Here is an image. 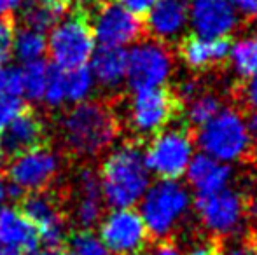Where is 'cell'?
Listing matches in <instances>:
<instances>
[{
  "label": "cell",
  "instance_id": "1",
  "mask_svg": "<svg viewBox=\"0 0 257 255\" xmlns=\"http://www.w3.org/2000/svg\"><path fill=\"white\" fill-rule=\"evenodd\" d=\"M58 129L63 149L72 156L88 159L114 145L122 123L114 100H84L61 114Z\"/></svg>",
  "mask_w": 257,
  "mask_h": 255
},
{
  "label": "cell",
  "instance_id": "2",
  "mask_svg": "<svg viewBox=\"0 0 257 255\" xmlns=\"http://www.w3.org/2000/svg\"><path fill=\"white\" fill-rule=\"evenodd\" d=\"M102 197L110 208H133L151 184L144 145L126 140L112 149L100 166Z\"/></svg>",
  "mask_w": 257,
  "mask_h": 255
},
{
  "label": "cell",
  "instance_id": "3",
  "mask_svg": "<svg viewBox=\"0 0 257 255\" xmlns=\"http://www.w3.org/2000/svg\"><path fill=\"white\" fill-rule=\"evenodd\" d=\"M186 114V103L175 84H163L153 89L137 91L124 110V123L130 140L146 147L147 142L165 129L180 123Z\"/></svg>",
  "mask_w": 257,
  "mask_h": 255
},
{
  "label": "cell",
  "instance_id": "4",
  "mask_svg": "<svg viewBox=\"0 0 257 255\" xmlns=\"http://www.w3.org/2000/svg\"><path fill=\"white\" fill-rule=\"evenodd\" d=\"M140 201V215L154 241L170 236L179 238L193 227L191 224L184 225L186 218H191V213H194L193 199L186 185L177 180H158Z\"/></svg>",
  "mask_w": 257,
  "mask_h": 255
},
{
  "label": "cell",
  "instance_id": "5",
  "mask_svg": "<svg viewBox=\"0 0 257 255\" xmlns=\"http://www.w3.org/2000/svg\"><path fill=\"white\" fill-rule=\"evenodd\" d=\"M196 145L217 159L236 161L247 168L252 166L250 140L245 116L229 103L203 128L198 129Z\"/></svg>",
  "mask_w": 257,
  "mask_h": 255
},
{
  "label": "cell",
  "instance_id": "6",
  "mask_svg": "<svg viewBox=\"0 0 257 255\" xmlns=\"http://www.w3.org/2000/svg\"><path fill=\"white\" fill-rule=\"evenodd\" d=\"M48 51L54 67L72 70L86 67L95 53V37H93L89 13L77 4L70 16L56 23L48 41Z\"/></svg>",
  "mask_w": 257,
  "mask_h": 255
},
{
  "label": "cell",
  "instance_id": "7",
  "mask_svg": "<svg viewBox=\"0 0 257 255\" xmlns=\"http://www.w3.org/2000/svg\"><path fill=\"white\" fill-rule=\"evenodd\" d=\"M193 211L200 220V227L208 234L236 236L248 225L247 201L241 187H224L217 192L194 194Z\"/></svg>",
  "mask_w": 257,
  "mask_h": 255
},
{
  "label": "cell",
  "instance_id": "8",
  "mask_svg": "<svg viewBox=\"0 0 257 255\" xmlns=\"http://www.w3.org/2000/svg\"><path fill=\"white\" fill-rule=\"evenodd\" d=\"M196 145V133L180 121L179 126L165 129L144 147L149 171L159 180H179L187 170Z\"/></svg>",
  "mask_w": 257,
  "mask_h": 255
},
{
  "label": "cell",
  "instance_id": "9",
  "mask_svg": "<svg viewBox=\"0 0 257 255\" xmlns=\"http://www.w3.org/2000/svg\"><path fill=\"white\" fill-rule=\"evenodd\" d=\"M98 225L100 241L110 255H147L154 241L135 208H115Z\"/></svg>",
  "mask_w": 257,
  "mask_h": 255
},
{
  "label": "cell",
  "instance_id": "10",
  "mask_svg": "<svg viewBox=\"0 0 257 255\" xmlns=\"http://www.w3.org/2000/svg\"><path fill=\"white\" fill-rule=\"evenodd\" d=\"M175 65L173 46L144 39L128 53L126 81L130 89L144 91L166 84Z\"/></svg>",
  "mask_w": 257,
  "mask_h": 255
},
{
  "label": "cell",
  "instance_id": "11",
  "mask_svg": "<svg viewBox=\"0 0 257 255\" xmlns=\"http://www.w3.org/2000/svg\"><path fill=\"white\" fill-rule=\"evenodd\" d=\"M61 170V157L54 149L42 143L11 156L7 180L25 194L46 191L54 184Z\"/></svg>",
  "mask_w": 257,
  "mask_h": 255
},
{
  "label": "cell",
  "instance_id": "12",
  "mask_svg": "<svg viewBox=\"0 0 257 255\" xmlns=\"http://www.w3.org/2000/svg\"><path fill=\"white\" fill-rule=\"evenodd\" d=\"M93 37L102 48H122L147 39L144 20L114 0H98L89 14Z\"/></svg>",
  "mask_w": 257,
  "mask_h": 255
},
{
  "label": "cell",
  "instance_id": "13",
  "mask_svg": "<svg viewBox=\"0 0 257 255\" xmlns=\"http://www.w3.org/2000/svg\"><path fill=\"white\" fill-rule=\"evenodd\" d=\"M21 211L35 225L42 245L60 248L68 238V218L56 191L28 192L21 197Z\"/></svg>",
  "mask_w": 257,
  "mask_h": 255
},
{
  "label": "cell",
  "instance_id": "14",
  "mask_svg": "<svg viewBox=\"0 0 257 255\" xmlns=\"http://www.w3.org/2000/svg\"><path fill=\"white\" fill-rule=\"evenodd\" d=\"M231 46H233V35L205 39L196 32H187L179 37L175 53L193 74H224L229 68Z\"/></svg>",
  "mask_w": 257,
  "mask_h": 255
},
{
  "label": "cell",
  "instance_id": "15",
  "mask_svg": "<svg viewBox=\"0 0 257 255\" xmlns=\"http://www.w3.org/2000/svg\"><path fill=\"white\" fill-rule=\"evenodd\" d=\"M67 199L70 203L72 220L81 229L91 231L103 218L100 178L91 166H81L75 171L70 191H67Z\"/></svg>",
  "mask_w": 257,
  "mask_h": 255
},
{
  "label": "cell",
  "instance_id": "16",
  "mask_svg": "<svg viewBox=\"0 0 257 255\" xmlns=\"http://www.w3.org/2000/svg\"><path fill=\"white\" fill-rule=\"evenodd\" d=\"M189 7L194 28L205 39L233 35L240 27V20L227 0H191Z\"/></svg>",
  "mask_w": 257,
  "mask_h": 255
},
{
  "label": "cell",
  "instance_id": "17",
  "mask_svg": "<svg viewBox=\"0 0 257 255\" xmlns=\"http://www.w3.org/2000/svg\"><path fill=\"white\" fill-rule=\"evenodd\" d=\"M187 0H158L144 18L147 39L173 46L172 41L184 30L187 21Z\"/></svg>",
  "mask_w": 257,
  "mask_h": 255
},
{
  "label": "cell",
  "instance_id": "18",
  "mask_svg": "<svg viewBox=\"0 0 257 255\" xmlns=\"http://www.w3.org/2000/svg\"><path fill=\"white\" fill-rule=\"evenodd\" d=\"M42 143H48L46 121L28 107L4 129L2 147L9 150L11 156L28 150L32 147L42 145Z\"/></svg>",
  "mask_w": 257,
  "mask_h": 255
},
{
  "label": "cell",
  "instance_id": "19",
  "mask_svg": "<svg viewBox=\"0 0 257 255\" xmlns=\"http://www.w3.org/2000/svg\"><path fill=\"white\" fill-rule=\"evenodd\" d=\"M231 173L229 164H220L210 156L198 154L187 168V180L198 194H210L227 187Z\"/></svg>",
  "mask_w": 257,
  "mask_h": 255
},
{
  "label": "cell",
  "instance_id": "20",
  "mask_svg": "<svg viewBox=\"0 0 257 255\" xmlns=\"http://www.w3.org/2000/svg\"><path fill=\"white\" fill-rule=\"evenodd\" d=\"M0 243L11 248L30 250L39 245V234L35 225L18 208L0 210Z\"/></svg>",
  "mask_w": 257,
  "mask_h": 255
},
{
  "label": "cell",
  "instance_id": "21",
  "mask_svg": "<svg viewBox=\"0 0 257 255\" xmlns=\"http://www.w3.org/2000/svg\"><path fill=\"white\" fill-rule=\"evenodd\" d=\"M128 53L122 48H100L93 55L91 75L102 88H117L126 77Z\"/></svg>",
  "mask_w": 257,
  "mask_h": 255
},
{
  "label": "cell",
  "instance_id": "22",
  "mask_svg": "<svg viewBox=\"0 0 257 255\" xmlns=\"http://www.w3.org/2000/svg\"><path fill=\"white\" fill-rule=\"evenodd\" d=\"M63 7L49 2V0H23V21L25 27L34 28L44 34L53 28L65 14Z\"/></svg>",
  "mask_w": 257,
  "mask_h": 255
},
{
  "label": "cell",
  "instance_id": "23",
  "mask_svg": "<svg viewBox=\"0 0 257 255\" xmlns=\"http://www.w3.org/2000/svg\"><path fill=\"white\" fill-rule=\"evenodd\" d=\"M229 63L238 74V79H248L257 74V34L231 46Z\"/></svg>",
  "mask_w": 257,
  "mask_h": 255
},
{
  "label": "cell",
  "instance_id": "24",
  "mask_svg": "<svg viewBox=\"0 0 257 255\" xmlns=\"http://www.w3.org/2000/svg\"><path fill=\"white\" fill-rule=\"evenodd\" d=\"M227 103L236 107L245 117L257 114V74L248 79H236L226 89Z\"/></svg>",
  "mask_w": 257,
  "mask_h": 255
},
{
  "label": "cell",
  "instance_id": "25",
  "mask_svg": "<svg viewBox=\"0 0 257 255\" xmlns=\"http://www.w3.org/2000/svg\"><path fill=\"white\" fill-rule=\"evenodd\" d=\"M14 53H16L18 60L25 63L30 62H37L41 60V56L46 53L48 49V41H46L44 34L34 28H21L20 32H16L14 35V42H13Z\"/></svg>",
  "mask_w": 257,
  "mask_h": 255
},
{
  "label": "cell",
  "instance_id": "26",
  "mask_svg": "<svg viewBox=\"0 0 257 255\" xmlns=\"http://www.w3.org/2000/svg\"><path fill=\"white\" fill-rule=\"evenodd\" d=\"M93 84H95V79L88 67L65 70V98L67 102H84L86 96L91 93Z\"/></svg>",
  "mask_w": 257,
  "mask_h": 255
},
{
  "label": "cell",
  "instance_id": "27",
  "mask_svg": "<svg viewBox=\"0 0 257 255\" xmlns=\"http://www.w3.org/2000/svg\"><path fill=\"white\" fill-rule=\"evenodd\" d=\"M49 67L44 62H30L21 70V82H23V93L30 100L44 98L46 86H48Z\"/></svg>",
  "mask_w": 257,
  "mask_h": 255
},
{
  "label": "cell",
  "instance_id": "28",
  "mask_svg": "<svg viewBox=\"0 0 257 255\" xmlns=\"http://www.w3.org/2000/svg\"><path fill=\"white\" fill-rule=\"evenodd\" d=\"M61 255H110L103 246L98 236H95L88 229H81L79 232L68 234L65 241V250Z\"/></svg>",
  "mask_w": 257,
  "mask_h": 255
},
{
  "label": "cell",
  "instance_id": "29",
  "mask_svg": "<svg viewBox=\"0 0 257 255\" xmlns=\"http://www.w3.org/2000/svg\"><path fill=\"white\" fill-rule=\"evenodd\" d=\"M187 238L191 248L184 255H222L224 238L222 236L208 234L201 227H196Z\"/></svg>",
  "mask_w": 257,
  "mask_h": 255
},
{
  "label": "cell",
  "instance_id": "30",
  "mask_svg": "<svg viewBox=\"0 0 257 255\" xmlns=\"http://www.w3.org/2000/svg\"><path fill=\"white\" fill-rule=\"evenodd\" d=\"M222 255H257V227L247 225L240 234L224 238Z\"/></svg>",
  "mask_w": 257,
  "mask_h": 255
},
{
  "label": "cell",
  "instance_id": "31",
  "mask_svg": "<svg viewBox=\"0 0 257 255\" xmlns=\"http://www.w3.org/2000/svg\"><path fill=\"white\" fill-rule=\"evenodd\" d=\"M44 100L53 109H58V107H61L63 103H67V98H65V70L63 68L49 67Z\"/></svg>",
  "mask_w": 257,
  "mask_h": 255
},
{
  "label": "cell",
  "instance_id": "32",
  "mask_svg": "<svg viewBox=\"0 0 257 255\" xmlns=\"http://www.w3.org/2000/svg\"><path fill=\"white\" fill-rule=\"evenodd\" d=\"M23 93L20 68H4L0 67V98L7 96H20Z\"/></svg>",
  "mask_w": 257,
  "mask_h": 255
},
{
  "label": "cell",
  "instance_id": "33",
  "mask_svg": "<svg viewBox=\"0 0 257 255\" xmlns=\"http://www.w3.org/2000/svg\"><path fill=\"white\" fill-rule=\"evenodd\" d=\"M27 109L25 102H21L18 96H7V98H0V131L7 128V124L20 116L23 110Z\"/></svg>",
  "mask_w": 257,
  "mask_h": 255
},
{
  "label": "cell",
  "instance_id": "34",
  "mask_svg": "<svg viewBox=\"0 0 257 255\" xmlns=\"http://www.w3.org/2000/svg\"><path fill=\"white\" fill-rule=\"evenodd\" d=\"M147 255H184V252H182V246H180V239L170 236V238L153 241Z\"/></svg>",
  "mask_w": 257,
  "mask_h": 255
},
{
  "label": "cell",
  "instance_id": "35",
  "mask_svg": "<svg viewBox=\"0 0 257 255\" xmlns=\"http://www.w3.org/2000/svg\"><path fill=\"white\" fill-rule=\"evenodd\" d=\"M14 35H16V23L13 16H0V49L9 51L13 48Z\"/></svg>",
  "mask_w": 257,
  "mask_h": 255
},
{
  "label": "cell",
  "instance_id": "36",
  "mask_svg": "<svg viewBox=\"0 0 257 255\" xmlns=\"http://www.w3.org/2000/svg\"><path fill=\"white\" fill-rule=\"evenodd\" d=\"M115 4H119L121 7H124L128 13L135 14L139 18H146L149 14V11L154 7V4L158 0H114Z\"/></svg>",
  "mask_w": 257,
  "mask_h": 255
},
{
  "label": "cell",
  "instance_id": "37",
  "mask_svg": "<svg viewBox=\"0 0 257 255\" xmlns=\"http://www.w3.org/2000/svg\"><path fill=\"white\" fill-rule=\"evenodd\" d=\"M248 129V140H250V154H252V166L247 170L257 171V114H248L245 117Z\"/></svg>",
  "mask_w": 257,
  "mask_h": 255
},
{
  "label": "cell",
  "instance_id": "38",
  "mask_svg": "<svg viewBox=\"0 0 257 255\" xmlns=\"http://www.w3.org/2000/svg\"><path fill=\"white\" fill-rule=\"evenodd\" d=\"M236 6V9L243 14L241 23H254L257 21V0H227Z\"/></svg>",
  "mask_w": 257,
  "mask_h": 255
},
{
  "label": "cell",
  "instance_id": "39",
  "mask_svg": "<svg viewBox=\"0 0 257 255\" xmlns=\"http://www.w3.org/2000/svg\"><path fill=\"white\" fill-rule=\"evenodd\" d=\"M27 255H61V252H60V248H54V246L35 245L34 248L27 250Z\"/></svg>",
  "mask_w": 257,
  "mask_h": 255
},
{
  "label": "cell",
  "instance_id": "40",
  "mask_svg": "<svg viewBox=\"0 0 257 255\" xmlns=\"http://www.w3.org/2000/svg\"><path fill=\"white\" fill-rule=\"evenodd\" d=\"M23 0H0V16H7V13L20 7Z\"/></svg>",
  "mask_w": 257,
  "mask_h": 255
},
{
  "label": "cell",
  "instance_id": "41",
  "mask_svg": "<svg viewBox=\"0 0 257 255\" xmlns=\"http://www.w3.org/2000/svg\"><path fill=\"white\" fill-rule=\"evenodd\" d=\"M7 199V184L4 178H0V206H2V203Z\"/></svg>",
  "mask_w": 257,
  "mask_h": 255
},
{
  "label": "cell",
  "instance_id": "42",
  "mask_svg": "<svg viewBox=\"0 0 257 255\" xmlns=\"http://www.w3.org/2000/svg\"><path fill=\"white\" fill-rule=\"evenodd\" d=\"M0 255H21V253H20V250L11 248V246H6L0 243Z\"/></svg>",
  "mask_w": 257,
  "mask_h": 255
},
{
  "label": "cell",
  "instance_id": "43",
  "mask_svg": "<svg viewBox=\"0 0 257 255\" xmlns=\"http://www.w3.org/2000/svg\"><path fill=\"white\" fill-rule=\"evenodd\" d=\"M49 2H53V4H56V6H60V7H63V9H67L68 6H70L74 0H49Z\"/></svg>",
  "mask_w": 257,
  "mask_h": 255
},
{
  "label": "cell",
  "instance_id": "44",
  "mask_svg": "<svg viewBox=\"0 0 257 255\" xmlns=\"http://www.w3.org/2000/svg\"><path fill=\"white\" fill-rule=\"evenodd\" d=\"M7 60H9V53L0 49V67H4V63H6Z\"/></svg>",
  "mask_w": 257,
  "mask_h": 255
},
{
  "label": "cell",
  "instance_id": "45",
  "mask_svg": "<svg viewBox=\"0 0 257 255\" xmlns=\"http://www.w3.org/2000/svg\"><path fill=\"white\" fill-rule=\"evenodd\" d=\"M2 149H4V147H2V140H0V156H2Z\"/></svg>",
  "mask_w": 257,
  "mask_h": 255
}]
</instances>
